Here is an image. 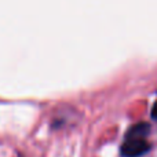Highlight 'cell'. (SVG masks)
Listing matches in <instances>:
<instances>
[{
  "instance_id": "obj_1",
  "label": "cell",
  "mask_w": 157,
  "mask_h": 157,
  "mask_svg": "<svg viewBox=\"0 0 157 157\" xmlns=\"http://www.w3.org/2000/svg\"><path fill=\"white\" fill-rule=\"evenodd\" d=\"M150 145L146 139H125L121 145V155L124 157H139L147 153Z\"/></svg>"
},
{
  "instance_id": "obj_2",
  "label": "cell",
  "mask_w": 157,
  "mask_h": 157,
  "mask_svg": "<svg viewBox=\"0 0 157 157\" xmlns=\"http://www.w3.org/2000/svg\"><path fill=\"white\" fill-rule=\"evenodd\" d=\"M150 132V125L147 123L135 124L127 131L125 139H146L147 134Z\"/></svg>"
},
{
  "instance_id": "obj_3",
  "label": "cell",
  "mask_w": 157,
  "mask_h": 157,
  "mask_svg": "<svg viewBox=\"0 0 157 157\" xmlns=\"http://www.w3.org/2000/svg\"><path fill=\"white\" fill-rule=\"evenodd\" d=\"M152 117L155 120H157V101L155 102V105H153V108H152Z\"/></svg>"
}]
</instances>
